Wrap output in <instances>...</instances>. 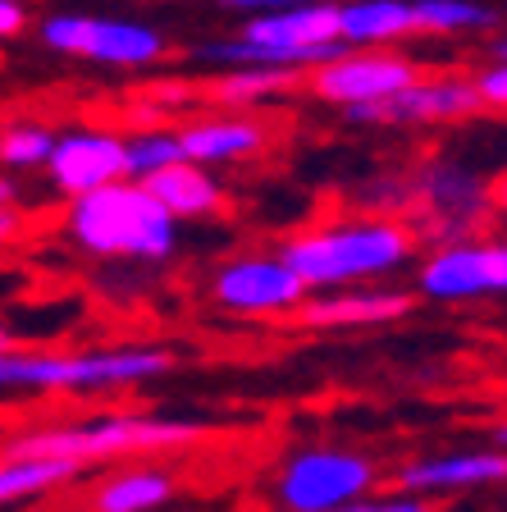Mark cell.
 Instances as JSON below:
<instances>
[{
  "label": "cell",
  "mask_w": 507,
  "mask_h": 512,
  "mask_svg": "<svg viewBox=\"0 0 507 512\" xmlns=\"http://www.w3.org/2000/svg\"><path fill=\"white\" fill-rule=\"evenodd\" d=\"M494 444L507 448V421H498V426H494Z\"/></svg>",
  "instance_id": "4dcf8cb0"
},
{
  "label": "cell",
  "mask_w": 507,
  "mask_h": 512,
  "mask_svg": "<svg viewBox=\"0 0 507 512\" xmlns=\"http://www.w3.org/2000/svg\"><path fill=\"white\" fill-rule=\"evenodd\" d=\"M425 37H471L498 28V5L489 0H416Z\"/></svg>",
  "instance_id": "44dd1931"
},
{
  "label": "cell",
  "mask_w": 507,
  "mask_h": 512,
  "mask_svg": "<svg viewBox=\"0 0 507 512\" xmlns=\"http://www.w3.org/2000/svg\"><path fill=\"white\" fill-rule=\"evenodd\" d=\"M279 252L307 279L311 293H338L348 284H375L398 275L416 252V229L398 215H343L293 234Z\"/></svg>",
  "instance_id": "6da1fadb"
},
{
  "label": "cell",
  "mask_w": 507,
  "mask_h": 512,
  "mask_svg": "<svg viewBox=\"0 0 507 512\" xmlns=\"http://www.w3.org/2000/svg\"><path fill=\"white\" fill-rule=\"evenodd\" d=\"M64 229L87 256L101 261H169L179 252V220L151 197L147 183H110L74 197Z\"/></svg>",
  "instance_id": "277c9868"
},
{
  "label": "cell",
  "mask_w": 507,
  "mask_h": 512,
  "mask_svg": "<svg viewBox=\"0 0 507 512\" xmlns=\"http://www.w3.org/2000/svg\"><path fill=\"white\" fill-rule=\"evenodd\" d=\"M46 179L69 202L87 197V192L110 188V183H124L128 179V133L110 124L64 128L60 142H55L51 165H46Z\"/></svg>",
  "instance_id": "8fae6325"
},
{
  "label": "cell",
  "mask_w": 507,
  "mask_h": 512,
  "mask_svg": "<svg viewBox=\"0 0 507 512\" xmlns=\"http://www.w3.org/2000/svg\"><path fill=\"white\" fill-rule=\"evenodd\" d=\"M211 430L183 416H147V412H110L87 416V421H55V426H23L10 435L5 458H64L78 467L110 458H151V453H174L192 448Z\"/></svg>",
  "instance_id": "3957f363"
},
{
  "label": "cell",
  "mask_w": 507,
  "mask_h": 512,
  "mask_svg": "<svg viewBox=\"0 0 507 512\" xmlns=\"http://www.w3.org/2000/svg\"><path fill=\"white\" fill-rule=\"evenodd\" d=\"M338 5H343V46L389 51L407 37H421L416 0H338Z\"/></svg>",
  "instance_id": "e0dca14e"
},
{
  "label": "cell",
  "mask_w": 507,
  "mask_h": 512,
  "mask_svg": "<svg viewBox=\"0 0 507 512\" xmlns=\"http://www.w3.org/2000/svg\"><path fill=\"white\" fill-rule=\"evenodd\" d=\"M416 293L430 302H471L507 293V238L498 243H448L434 247L416 270Z\"/></svg>",
  "instance_id": "30bf717a"
},
{
  "label": "cell",
  "mask_w": 507,
  "mask_h": 512,
  "mask_svg": "<svg viewBox=\"0 0 507 512\" xmlns=\"http://www.w3.org/2000/svg\"><path fill=\"white\" fill-rule=\"evenodd\" d=\"M211 298L233 316H297L311 302V288L284 252H252L215 270Z\"/></svg>",
  "instance_id": "9c48e42d"
},
{
  "label": "cell",
  "mask_w": 507,
  "mask_h": 512,
  "mask_svg": "<svg viewBox=\"0 0 507 512\" xmlns=\"http://www.w3.org/2000/svg\"><path fill=\"white\" fill-rule=\"evenodd\" d=\"M183 160H188V151H183V138L174 124L133 128V133H128V179L133 183L156 179V174L174 170Z\"/></svg>",
  "instance_id": "7402d4cb"
},
{
  "label": "cell",
  "mask_w": 507,
  "mask_h": 512,
  "mask_svg": "<svg viewBox=\"0 0 507 512\" xmlns=\"http://www.w3.org/2000/svg\"><path fill=\"white\" fill-rule=\"evenodd\" d=\"M480 106L476 74H457V69H439V74H421L412 87L384 106L348 110L352 124H457L471 119Z\"/></svg>",
  "instance_id": "7c38bea8"
},
{
  "label": "cell",
  "mask_w": 507,
  "mask_h": 512,
  "mask_svg": "<svg viewBox=\"0 0 507 512\" xmlns=\"http://www.w3.org/2000/svg\"><path fill=\"white\" fill-rule=\"evenodd\" d=\"M416 78H421V64L412 55H402L398 46H389V51H357V46H348L329 64L311 69L307 92L348 115V110L384 106V101L407 92Z\"/></svg>",
  "instance_id": "ba28073f"
},
{
  "label": "cell",
  "mask_w": 507,
  "mask_h": 512,
  "mask_svg": "<svg viewBox=\"0 0 507 512\" xmlns=\"http://www.w3.org/2000/svg\"><path fill=\"white\" fill-rule=\"evenodd\" d=\"M55 142H60V133L42 119H10L0 133V160H5V170H46L55 156Z\"/></svg>",
  "instance_id": "603a6c76"
},
{
  "label": "cell",
  "mask_w": 507,
  "mask_h": 512,
  "mask_svg": "<svg viewBox=\"0 0 507 512\" xmlns=\"http://www.w3.org/2000/svg\"><path fill=\"white\" fill-rule=\"evenodd\" d=\"M188 160L215 170V165H233L256 151L270 147V124L261 115H206L179 128Z\"/></svg>",
  "instance_id": "9a60e30c"
},
{
  "label": "cell",
  "mask_w": 507,
  "mask_h": 512,
  "mask_svg": "<svg viewBox=\"0 0 507 512\" xmlns=\"http://www.w3.org/2000/svg\"><path fill=\"white\" fill-rule=\"evenodd\" d=\"M0 229H5V238L19 234V211H14V206H5V211H0Z\"/></svg>",
  "instance_id": "f1b7e54d"
},
{
  "label": "cell",
  "mask_w": 507,
  "mask_h": 512,
  "mask_svg": "<svg viewBox=\"0 0 507 512\" xmlns=\"http://www.w3.org/2000/svg\"><path fill=\"white\" fill-rule=\"evenodd\" d=\"M375 490V462L352 448H297L275 471L279 512H338L370 499Z\"/></svg>",
  "instance_id": "5b68a950"
},
{
  "label": "cell",
  "mask_w": 507,
  "mask_h": 512,
  "mask_svg": "<svg viewBox=\"0 0 507 512\" xmlns=\"http://www.w3.org/2000/svg\"><path fill=\"white\" fill-rule=\"evenodd\" d=\"M489 60H507V32H498L494 42H489Z\"/></svg>",
  "instance_id": "f546056e"
},
{
  "label": "cell",
  "mask_w": 507,
  "mask_h": 512,
  "mask_svg": "<svg viewBox=\"0 0 507 512\" xmlns=\"http://www.w3.org/2000/svg\"><path fill=\"white\" fill-rule=\"evenodd\" d=\"M220 5L233 14H243V19H261V14L293 10V5H307V0H220Z\"/></svg>",
  "instance_id": "4316f807"
},
{
  "label": "cell",
  "mask_w": 507,
  "mask_h": 512,
  "mask_svg": "<svg viewBox=\"0 0 507 512\" xmlns=\"http://www.w3.org/2000/svg\"><path fill=\"white\" fill-rule=\"evenodd\" d=\"M179 494V480L156 462H128L87 490V512H156Z\"/></svg>",
  "instance_id": "2e32d148"
},
{
  "label": "cell",
  "mask_w": 507,
  "mask_h": 512,
  "mask_svg": "<svg viewBox=\"0 0 507 512\" xmlns=\"http://www.w3.org/2000/svg\"><path fill=\"white\" fill-rule=\"evenodd\" d=\"M174 366V352L156 343L128 348H5L0 389L5 394H124L151 384Z\"/></svg>",
  "instance_id": "7a4b0ae2"
},
{
  "label": "cell",
  "mask_w": 507,
  "mask_h": 512,
  "mask_svg": "<svg viewBox=\"0 0 507 512\" xmlns=\"http://www.w3.org/2000/svg\"><path fill=\"white\" fill-rule=\"evenodd\" d=\"M28 32V0H0V37L14 42Z\"/></svg>",
  "instance_id": "484cf974"
},
{
  "label": "cell",
  "mask_w": 507,
  "mask_h": 512,
  "mask_svg": "<svg viewBox=\"0 0 507 512\" xmlns=\"http://www.w3.org/2000/svg\"><path fill=\"white\" fill-rule=\"evenodd\" d=\"M293 87H307V74L297 69H224L206 83V96L215 106H233V110H247V106H265L270 96H284Z\"/></svg>",
  "instance_id": "d6986e66"
},
{
  "label": "cell",
  "mask_w": 507,
  "mask_h": 512,
  "mask_svg": "<svg viewBox=\"0 0 507 512\" xmlns=\"http://www.w3.org/2000/svg\"><path fill=\"white\" fill-rule=\"evenodd\" d=\"M412 293L402 288H338V293H311V302L297 311L307 330H370L412 311Z\"/></svg>",
  "instance_id": "5bb4252c"
},
{
  "label": "cell",
  "mask_w": 507,
  "mask_h": 512,
  "mask_svg": "<svg viewBox=\"0 0 507 512\" xmlns=\"http://www.w3.org/2000/svg\"><path fill=\"white\" fill-rule=\"evenodd\" d=\"M507 480V448H462V453H434L398 467V494H462V490H489Z\"/></svg>",
  "instance_id": "4fadbf2b"
},
{
  "label": "cell",
  "mask_w": 507,
  "mask_h": 512,
  "mask_svg": "<svg viewBox=\"0 0 507 512\" xmlns=\"http://www.w3.org/2000/svg\"><path fill=\"white\" fill-rule=\"evenodd\" d=\"M476 92L480 106L494 110V115H507V60H489L476 69Z\"/></svg>",
  "instance_id": "cb8c5ba5"
},
{
  "label": "cell",
  "mask_w": 507,
  "mask_h": 512,
  "mask_svg": "<svg viewBox=\"0 0 507 512\" xmlns=\"http://www.w3.org/2000/svg\"><path fill=\"white\" fill-rule=\"evenodd\" d=\"M412 215L421 220L412 224L416 234H430L434 247L466 243L476 238V229L494 211V183H485L476 170L453 165V160H430L412 174Z\"/></svg>",
  "instance_id": "52a82bcc"
},
{
  "label": "cell",
  "mask_w": 507,
  "mask_h": 512,
  "mask_svg": "<svg viewBox=\"0 0 507 512\" xmlns=\"http://www.w3.org/2000/svg\"><path fill=\"white\" fill-rule=\"evenodd\" d=\"M494 211H498V215H507V170L494 179Z\"/></svg>",
  "instance_id": "83f0119b"
},
{
  "label": "cell",
  "mask_w": 507,
  "mask_h": 512,
  "mask_svg": "<svg viewBox=\"0 0 507 512\" xmlns=\"http://www.w3.org/2000/svg\"><path fill=\"white\" fill-rule=\"evenodd\" d=\"M83 476L78 462H64V458H5L0 462V499L10 503H32V499H46V494L64 490Z\"/></svg>",
  "instance_id": "ffe728a7"
},
{
  "label": "cell",
  "mask_w": 507,
  "mask_h": 512,
  "mask_svg": "<svg viewBox=\"0 0 507 512\" xmlns=\"http://www.w3.org/2000/svg\"><path fill=\"white\" fill-rule=\"evenodd\" d=\"M338 512H430V503L416 499V494H389V499H361Z\"/></svg>",
  "instance_id": "d4e9b609"
},
{
  "label": "cell",
  "mask_w": 507,
  "mask_h": 512,
  "mask_svg": "<svg viewBox=\"0 0 507 512\" xmlns=\"http://www.w3.org/2000/svg\"><path fill=\"white\" fill-rule=\"evenodd\" d=\"M147 188L174 220H206V215H215L224 206L220 179H215L206 165H197V160H183L174 170L147 179Z\"/></svg>",
  "instance_id": "ac0fdd59"
},
{
  "label": "cell",
  "mask_w": 507,
  "mask_h": 512,
  "mask_svg": "<svg viewBox=\"0 0 507 512\" xmlns=\"http://www.w3.org/2000/svg\"><path fill=\"white\" fill-rule=\"evenodd\" d=\"M503 5H507V0H503Z\"/></svg>",
  "instance_id": "1f68e13d"
},
{
  "label": "cell",
  "mask_w": 507,
  "mask_h": 512,
  "mask_svg": "<svg viewBox=\"0 0 507 512\" xmlns=\"http://www.w3.org/2000/svg\"><path fill=\"white\" fill-rule=\"evenodd\" d=\"M37 37H42V46H51V51L106 64V69H151V64H160L169 51L160 28L138 23V19H115V14L55 10L37 23Z\"/></svg>",
  "instance_id": "8992f818"
}]
</instances>
